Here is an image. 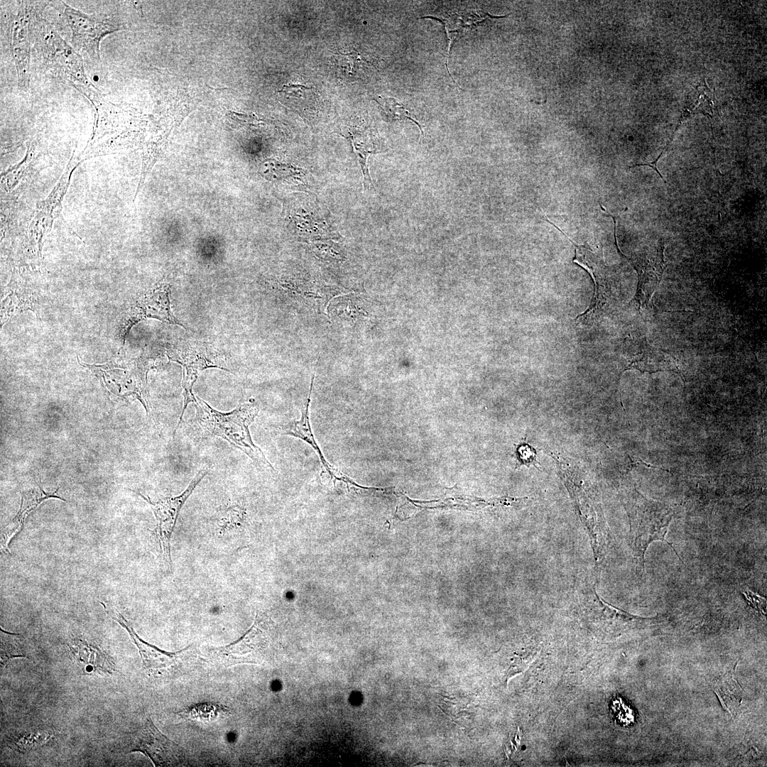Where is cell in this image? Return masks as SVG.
<instances>
[{
    "instance_id": "9",
    "label": "cell",
    "mask_w": 767,
    "mask_h": 767,
    "mask_svg": "<svg viewBox=\"0 0 767 767\" xmlns=\"http://www.w3.org/2000/svg\"><path fill=\"white\" fill-rule=\"evenodd\" d=\"M45 40L49 58L62 75L93 104L102 100L100 92L85 74L80 55L55 31H51Z\"/></svg>"
},
{
    "instance_id": "14",
    "label": "cell",
    "mask_w": 767,
    "mask_h": 767,
    "mask_svg": "<svg viewBox=\"0 0 767 767\" xmlns=\"http://www.w3.org/2000/svg\"><path fill=\"white\" fill-rule=\"evenodd\" d=\"M75 168L76 165L71 161L48 197L37 204L29 232L40 250L43 237L50 229L55 219L60 214L62 202Z\"/></svg>"
},
{
    "instance_id": "16",
    "label": "cell",
    "mask_w": 767,
    "mask_h": 767,
    "mask_svg": "<svg viewBox=\"0 0 767 767\" xmlns=\"http://www.w3.org/2000/svg\"><path fill=\"white\" fill-rule=\"evenodd\" d=\"M67 646L83 675L111 674L116 670L111 658L97 646L81 639L74 640Z\"/></svg>"
},
{
    "instance_id": "8",
    "label": "cell",
    "mask_w": 767,
    "mask_h": 767,
    "mask_svg": "<svg viewBox=\"0 0 767 767\" xmlns=\"http://www.w3.org/2000/svg\"><path fill=\"white\" fill-rule=\"evenodd\" d=\"M63 15L72 32V44L77 53L93 62H100L99 44L107 35L121 29L118 26L93 18L61 1Z\"/></svg>"
},
{
    "instance_id": "11",
    "label": "cell",
    "mask_w": 767,
    "mask_h": 767,
    "mask_svg": "<svg viewBox=\"0 0 767 767\" xmlns=\"http://www.w3.org/2000/svg\"><path fill=\"white\" fill-rule=\"evenodd\" d=\"M37 3L21 1L12 26V55L18 76V87L23 89H26L29 85L30 19L44 7L39 6L43 4L42 2Z\"/></svg>"
},
{
    "instance_id": "25",
    "label": "cell",
    "mask_w": 767,
    "mask_h": 767,
    "mask_svg": "<svg viewBox=\"0 0 767 767\" xmlns=\"http://www.w3.org/2000/svg\"><path fill=\"white\" fill-rule=\"evenodd\" d=\"M315 254L325 260L341 261L343 256L336 244L330 240L319 241L312 244Z\"/></svg>"
},
{
    "instance_id": "6",
    "label": "cell",
    "mask_w": 767,
    "mask_h": 767,
    "mask_svg": "<svg viewBox=\"0 0 767 767\" xmlns=\"http://www.w3.org/2000/svg\"><path fill=\"white\" fill-rule=\"evenodd\" d=\"M559 229L575 246V253L573 262L585 269L591 276L594 291L588 308L575 320L577 324L587 325L597 320L609 308L611 300V291L607 268L601 259L595 255L587 246L578 245L571 240L560 228L547 220Z\"/></svg>"
},
{
    "instance_id": "20",
    "label": "cell",
    "mask_w": 767,
    "mask_h": 767,
    "mask_svg": "<svg viewBox=\"0 0 767 767\" xmlns=\"http://www.w3.org/2000/svg\"><path fill=\"white\" fill-rule=\"evenodd\" d=\"M713 685L714 691L719 698L724 708L729 712L740 705L742 700L741 689L734 677V673H728Z\"/></svg>"
},
{
    "instance_id": "2",
    "label": "cell",
    "mask_w": 767,
    "mask_h": 767,
    "mask_svg": "<svg viewBox=\"0 0 767 767\" xmlns=\"http://www.w3.org/2000/svg\"><path fill=\"white\" fill-rule=\"evenodd\" d=\"M282 218L285 228L295 240L310 242L342 238L329 210L312 195L295 192L285 197Z\"/></svg>"
},
{
    "instance_id": "18",
    "label": "cell",
    "mask_w": 767,
    "mask_h": 767,
    "mask_svg": "<svg viewBox=\"0 0 767 767\" xmlns=\"http://www.w3.org/2000/svg\"><path fill=\"white\" fill-rule=\"evenodd\" d=\"M313 379L314 376H312V378L310 389L307 403L305 406V408L302 410L301 418L298 420H293L285 425L283 428L282 433L283 435H288L298 437L309 444L316 451L323 467L329 473L331 478H333L335 480L338 479L344 482L347 477L342 474L341 472H338V471H337L332 465L330 464L329 462H327L317 443L316 442L315 437L312 432L309 419L308 408L310 402V396L312 393Z\"/></svg>"
},
{
    "instance_id": "31",
    "label": "cell",
    "mask_w": 767,
    "mask_h": 767,
    "mask_svg": "<svg viewBox=\"0 0 767 767\" xmlns=\"http://www.w3.org/2000/svg\"><path fill=\"white\" fill-rule=\"evenodd\" d=\"M229 114L235 121H239L244 124L256 125L259 122V119L255 115L239 114L233 111L230 112Z\"/></svg>"
},
{
    "instance_id": "28",
    "label": "cell",
    "mask_w": 767,
    "mask_h": 767,
    "mask_svg": "<svg viewBox=\"0 0 767 767\" xmlns=\"http://www.w3.org/2000/svg\"><path fill=\"white\" fill-rule=\"evenodd\" d=\"M360 60L357 53L351 52L349 53H340L339 55V65L346 69L348 72L352 73V69L354 67V65Z\"/></svg>"
},
{
    "instance_id": "27",
    "label": "cell",
    "mask_w": 767,
    "mask_h": 767,
    "mask_svg": "<svg viewBox=\"0 0 767 767\" xmlns=\"http://www.w3.org/2000/svg\"><path fill=\"white\" fill-rule=\"evenodd\" d=\"M516 457L519 462V465H526L529 467L533 465L538 470L540 463L536 458V450L532 446L527 443H523L517 446L516 448Z\"/></svg>"
},
{
    "instance_id": "19",
    "label": "cell",
    "mask_w": 767,
    "mask_h": 767,
    "mask_svg": "<svg viewBox=\"0 0 767 767\" xmlns=\"http://www.w3.org/2000/svg\"><path fill=\"white\" fill-rule=\"evenodd\" d=\"M53 737V732L48 729H31L13 733L8 736L6 743L12 749L25 752L45 744Z\"/></svg>"
},
{
    "instance_id": "15",
    "label": "cell",
    "mask_w": 767,
    "mask_h": 767,
    "mask_svg": "<svg viewBox=\"0 0 767 767\" xmlns=\"http://www.w3.org/2000/svg\"><path fill=\"white\" fill-rule=\"evenodd\" d=\"M58 490V488L51 492H45L40 484L37 483L33 486L21 491V501L19 510L14 518L4 527L1 531V551L9 553V545L11 539L21 531L26 517L45 500L50 498H56L66 501L65 499L57 495Z\"/></svg>"
},
{
    "instance_id": "1",
    "label": "cell",
    "mask_w": 767,
    "mask_h": 767,
    "mask_svg": "<svg viewBox=\"0 0 767 767\" xmlns=\"http://www.w3.org/2000/svg\"><path fill=\"white\" fill-rule=\"evenodd\" d=\"M195 420L207 435L222 437L245 453L256 464L273 469V467L256 446L250 435L249 425L259 412V405L251 400L230 412L222 413L212 408L196 396Z\"/></svg>"
},
{
    "instance_id": "7",
    "label": "cell",
    "mask_w": 767,
    "mask_h": 767,
    "mask_svg": "<svg viewBox=\"0 0 767 767\" xmlns=\"http://www.w3.org/2000/svg\"><path fill=\"white\" fill-rule=\"evenodd\" d=\"M146 318H156L185 327L172 312L168 284L161 283L143 293L134 300L123 314L118 333L121 341L120 349L123 347L131 327Z\"/></svg>"
},
{
    "instance_id": "24",
    "label": "cell",
    "mask_w": 767,
    "mask_h": 767,
    "mask_svg": "<svg viewBox=\"0 0 767 767\" xmlns=\"http://www.w3.org/2000/svg\"><path fill=\"white\" fill-rule=\"evenodd\" d=\"M220 711H225L220 705L211 703H200L185 709L178 714L183 717L190 718V719L209 720L215 717Z\"/></svg>"
},
{
    "instance_id": "13",
    "label": "cell",
    "mask_w": 767,
    "mask_h": 767,
    "mask_svg": "<svg viewBox=\"0 0 767 767\" xmlns=\"http://www.w3.org/2000/svg\"><path fill=\"white\" fill-rule=\"evenodd\" d=\"M614 220V235L615 245L618 253L625 258L638 273V282L635 300L639 307L647 305L650 296L658 285L665 268L664 262V242L660 241L655 256L648 257L646 255H639L633 257L625 256L619 249L616 240V219L611 217Z\"/></svg>"
},
{
    "instance_id": "10",
    "label": "cell",
    "mask_w": 767,
    "mask_h": 767,
    "mask_svg": "<svg viewBox=\"0 0 767 767\" xmlns=\"http://www.w3.org/2000/svg\"><path fill=\"white\" fill-rule=\"evenodd\" d=\"M268 643L266 629L259 615L251 627L238 641L225 646L213 648L210 653L227 666L241 663H260Z\"/></svg>"
},
{
    "instance_id": "5",
    "label": "cell",
    "mask_w": 767,
    "mask_h": 767,
    "mask_svg": "<svg viewBox=\"0 0 767 767\" xmlns=\"http://www.w3.org/2000/svg\"><path fill=\"white\" fill-rule=\"evenodd\" d=\"M208 474L207 469H202L195 474L187 488L179 495L165 497L158 501H153L149 497L136 492L151 506L156 519L155 529L164 565L168 570H171V540L173 533L180 515V511L196 486Z\"/></svg>"
},
{
    "instance_id": "12",
    "label": "cell",
    "mask_w": 767,
    "mask_h": 767,
    "mask_svg": "<svg viewBox=\"0 0 767 767\" xmlns=\"http://www.w3.org/2000/svg\"><path fill=\"white\" fill-rule=\"evenodd\" d=\"M105 612L121 626L129 634L136 646L143 662V668L151 675H162L175 670L181 656L190 646L178 652L172 653L159 649L141 638L129 622L116 609L101 602Z\"/></svg>"
},
{
    "instance_id": "21",
    "label": "cell",
    "mask_w": 767,
    "mask_h": 767,
    "mask_svg": "<svg viewBox=\"0 0 767 767\" xmlns=\"http://www.w3.org/2000/svg\"><path fill=\"white\" fill-rule=\"evenodd\" d=\"M18 657H30L24 638L19 634L9 633L1 629V670L5 668L10 660Z\"/></svg>"
},
{
    "instance_id": "22",
    "label": "cell",
    "mask_w": 767,
    "mask_h": 767,
    "mask_svg": "<svg viewBox=\"0 0 767 767\" xmlns=\"http://www.w3.org/2000/svg\"><path fill=\"white\" fill-rule=\"evenodd\" d=\"M263 175L271 180H303L307 173L302 168L271 160L265 163Z\"/></svg>"
},
{
    "instance_id": "26",
    "label": "cell",
    "mask_w": 767,
    "mask_h": 767,
    "mask_svg": "<svg viewBox=\"0 0 767 767\" xmlns=\"http://www.w3.org/2000/svg\"><path fill=\"white\" fill-rule=\"evenodd\" d=\"M539 653L540 651H529L516 657L508 670L506 680H508L515 675L526 671L537 658Z\"/></svg>"
},
{
    "instance_id": "29",
    "label": "cell",
    "mask_w": 767,
    "mask_h": 767,
    "mask_svg": "<svg viewBox=\"0 0 767 767\" xmlns=\"http://www.w3.org/2000/svg\"><path fill=\"white\" fill-rule=\"evenodd\" d=\"M77 361H78V362H79V364L80 365H82V366H83L85 367H87L89 370H91L95 374V376H97L98 377V379L99 380H101L102 377H103V379H104V373L107 371L112 369L117 368V365L116 364H114V362H112V361H109V362H107V363H106L104 364H102V365H94V364L91 365V364H88L82 362L80 360L78 357H77Z\"/></svg>"
},
{
    "instance_id": "4",
    "label": "cell",
    "mask_w": 767,
    "mask_h": 767,
    "mask_svg": "<svg viewBox=\"0 0 767 767\" xmlns=\"http://www.w3.org/2000/svg\"><path fill=\"white\" fill-rule=\"evenodd\" d=\"M123 748L126 752L146 754L155 766H175L185 758L183 748L163 734L150 717L127 734Z\"/></svg>"
},
{
    "instance_id": "3",
    "label": "cell",
    "mask_w": 767,
    "mask_h": 767,
    "mask_svg": "<svg viewBox=\"0 0 767 767\" xmlns=\"http://www.w3.org/2000/svg\"><path fill=\"white\" fill-rule=\"evenodd\" d=\"M168 357L180 364L183 368L182 386L183 388V407L174 430L173 437L183 420L187 405L195 403L196 396L192 393V387L199 374L208 368H218L229 371L225 366L224 359L212 346L200 342H183L170 346L166 350Z\"/></svg>"
},
{
    "instance_id": "17",
    "label": "cell",
    "mask_w": 767,
    "mask_h": 767,
    "mask_svg": "<svg viewBox=\"0 0 767 767\" xmlns=\"http://www.w3.org/2000/svg\"><path fill=\"white\" fill-rule=\"evenodd\" d=\"M344 137L350 142L360 165L363 175V185L366 190L373 187L369 174L367 159L371 154L380 153L379 142L374 131L371 129H352L348 131Z\"/></svg>"
},
{
    "instance_id": "30",
    "label": "cell",
    "mask_w": 767,
    "mask_h": 767,
    "mask_svg": "<svg viewBox=\"0 0 767 767\" xmlns=\"http://www.w3.org/2000/svg\"><path fill=\"white\" fill-rule=\"evenodd\" d=\"M308 89H310V87L303 85L288 84L285 85L279 92H283L293 97H300Z\"/></svg>"
},
{
    "instance_id": "23",
    "label": "cell",
    "mask_w": 767,
    "mask_h": 767,
    "mask_svg": "<svg viewBox=\"0 0 767 767\" xmlns=\"http://www.w3.org/2000/svg\"><path fill=\"white\" fill-rule=\"evenodd\" d=\"M374 100L379 104L386 116L390 119H409L412 121L414 124H415L418 126L421 132V136L420 139L422 140L423 137L424 136V132L421 124L402 104L399 103L395 99L391 97H379L377 99Z\"/></svg>"
}]
</instances>
